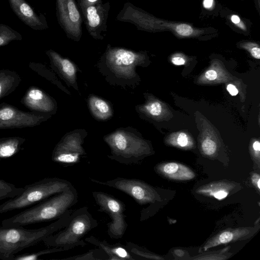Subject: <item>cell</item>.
I'll return each mask as SVG.
<instances>
[{"instance_id":"39","label":"cell","mask_w":260,"mask_h":260,"mask_svg":"<svg viewBox=\"0 0 260 260\" xmlns=\"http://www.w3.org/2000/svg\"><path fill=\"white\" fill-rule=\"evenodd\" d=\"M213 0H204L203 6L206 9H209L213 6Z\"/></svg>"},{"instance_id":"8","label":"cell","mask_w":260,"mask_h":260,"mask_svg":"<svg viewBox=\"0 0 260 260\" xmlns=\"http://www.w3.org/2000/svg\"><path fill=\"white\" fill-rule=\"evenodd\" d=\"M100 211L108 214L111 221L107 223V233L112 239H118L124 235L127 227L124 214L125 206L121 200L102 191L92 192Z\"/></svg>"},{"instance_id":"27","label":"cell","mask_w":260,"mask_h":260,"mask_svg":"<svg viewBox=\"0 0 260 260\" xmlns=\"http://www.w3.org/2000/svg\"><path fill=\"white\" fill-rule=\"evenodd\" d=\"M65 250L61 248L51 247L39 251L23 253L19 255H14L12 260H36L39 259V257L53 253L64 251Z\"/></svg>"},{"instance_id":"7","label":"cell","mask_w":260,"mask_h":260,"mask_svg":"<svg viewBox=\"0 0 260 260\" xmlns=\"http://www.w3.org/2000/svg\"><path fill=\"white\" fill-rule=\"evenodd\" d=\"M90 180L95 183L113 187L125 193L140 205H148L144 214L141 216V220L145 219L153 205L161 201L160 195L154 187L137 179L117 177L106 181L92 178Z\"/></svg>"},{"instance_id":"25","label":"cell","mask_w":260,"mask_h":260,"mask_svg":"<svg viewBox=\"0 0 260 260\" xmlns=\"http://www.w3.org/2000/svg\"><path fill=\"white\" fill-rule=\"evenodd\" d=\"M125 246L129 252L134 255L137 260L143 258L154 259H163V258L159 256L148 251L146 249L133 242H128Z\"/></svg>"},{"instance_id":"10","label":"cell","mask_w":260,"mask_h":260,"mask_svg":"<svg viewBox=\"0 0 260 260\" xmlns=\"http://www.w3.org/2000/svg\"><path fill=\"white\" fill-rule=\"evenodd\" d=\"M58 23L70 39L79 42L82 36V15L75 0H56Z\"/></svg>"},{"instance_id":"22","label":"cell","mask_w":260,"mask_h":260,"mask_svg":"<svg viewBox=\"0 0 260 260\" xmlns=\"http://www.w3.org/2000/svg\"><path fill=\"white\" fill-rule=\"evenodd\" d=\"M25 140L20 137L0 139V158H6L16 154Z\"/></svg>"},{"instance_id":"16","label":"cell","mask_w":260,"mask_h":260,"mask_svg":"<svg viewBox=\"0 0 260 260\" xmlns=\"http://www.w3.org/2000/svg\"><path fill=\"white\" fill-rule=\"evenodd\" d=\"M24 104L31 110L54 114L57 109L55 101L41 90L30 88L25 94Z\"/></svg>"},{"instance_id":"19","label":"cell","mask_w":260,"mask_h":260,"mask_svg":"<svg viewBox=\"0 0 260 260\" xmlns=\"http://www.w3.org/2000/svg\"><path fill=\"white\" fill-rule=\"evenodd\" d=\"M88 105L92 116L97 120L106 121L113 114L111 104L100 97L90 94L88 98Z\"/></svg>"},{"instance_id":"40","label":"cell","mask_w":260,"mask_h":260,"mask_svg":"<svg viewBox=\"0 0 260 260\" xmlns=\"http://www.w3.org/2000/svg\"><path fill=\"white\" fill-rule=\"evenodd\" d=\"M231 21L233 23L238 25L240 22V18L236 15H233L231 17Z\"/></svg>"},{"instance_id":"17","label":"cell","mask_w":260,"mask_h":260,"mask_svg":"<svg viewBox=\"0 0 260 260\" xmlns=\"http://www.w3.org/2000/svg\"><path fill=\"white\" fill-rule=\"evenodd\" d=\"M85 241L102 249L108 256V260H137L126 246L120 243L110 244L106 240L101 241L92 235L86 237Z\"/></svg>"},{"instance_id":"18","label":"cell","mask_w":260,"mask_h":260,"mask_svg":"<svg viewBox=\"0 0 260 260\" xmlns=\"http://www.w3.org/2000/svg\"><path fill=\"white\" fill-rule=\"evenodd\" d=\"M155 170L159 174L175 180H191L196 176L195 173L189 167L175 162L157 165Z\"/></svg>"},{"instance_id":"32","label":"cell","mask_w":260,"mask_h":260,"mask_svg":"<svg viewBox=\"0 0 260 260\" xmlns=\"http://www.w3.org/2000/svg\"><path fill=\"white\" fill-rule=\"evenodd\" d=\"M247 47L246 48L248 49L250 52L251 55L256 59L260 58V49L258 46L256 45V44L253 43H249L248 45L247 44Z\"/></svg>"},{"instance_id":"3","label":"cell","mask_w":260,"mask_h":260,"mask_svg":"<svg viewBox=\"0 0 260 260\" xmlns=\"http://www.w3.org/2000/svg\"><path fill=\"white\" fill-rule=\"evenodd\" d=\"M72 211L68 210L54 222L42 228L27 229L22 226H0V259L12 260L20 251L37 244L46 237L64 228Z\"/></svg>"},{"instance_id":"12","label":"cell","mask_w":260,"mask_h":260,"mask_svg":"<svg viewBox=\"0 0 260 260\" xmlns=\"http://www.w3.org/2000/svg\"><path fill=\"white\" fill-rule=\"evenodd\" d=\"M49 115H35L23 112L11 107L0 108V128L34 126L46 120Z\"/></svg>"},{"instance_id":"31","label":"cell","mask_w":260,"mask_h":260,"mask_svg":"<svg viewBox=\"0 0 260 260\" xmlns=\"http://www.w3.org/2000/svg\"><path fill=\"white\" fill-rule=\"evenodd\" d=\"M176 144L180 147H186L190 146V141L187 135L184 133H180L177 137Z\"/></svg>"},{"instance_id":"9","label":"cell","mask_w":260,"mask_h":260,"mask_svg":"<svg viewBox=\"0 0 260 260\" xmlns=\"http://www.w3.org/2000/svg\"><path fill=\"white\" fill-rule=\"evenodd\" d=\"M87 132L77 128L66 133L55 146L51 159L54 162L71 166L80 161L86 154L82 146Z\"/></svg>"},{"instance_id":"28","label":"cell","mask_w":260,"mask_h":260,"mask_svg":"<svg viewBox=\"0 0 260 260\" xmlns=\"http://www.w3.org/2000/svg\"><path fill=\"white\" fill-rule=\"evenodd\" d=\"M229 247H226L224 249L220 250V251H216L214 253H211L206 254H204L202 255H200L197 257H193L192 259H224L228 258L230 256L226 253Z\"/></svg>"},{"instance_id":"6","label":"cell","mask_w":260,"mask_h":260,"mask_svg":"<svg viewBox=\"0 0 260 260\" xmlns=\"http://www.w3.org/2000/svg\"><path fill=\"white\" fill-rule=\"evenodd\" d=\"M72 185L70 181L57 177L45 178L25 185L20 194L0 204V215L31 207Z\"/></svg>"},{"instance_id":"36","label":"cell","mask_w":260,"mask_h":260,"mask_svg":"<svg viewBox=\"0 0 260 260\" xmlns=\"http://www.w3.org/2000/svg\"><path fill=\"white\" fill-rule=\"evenodd\" d=\"M226 89L230 94L233 96H235L238 93V90L236 87L232 84L228 85Z\"/></svg>"},{"instance_id":"11","label":"cell","mask_w":260,"mask_h":260,"mask_svg":"<svg viewBox=\"0 0 260 260\" xmlns=\"http://www.w3.org/2000/svg\"><path fill=\"white\" fill-rule=\"evenodd\" d=\"M110 4L109 2L79 9L89 34L93 39L103 40L107 31V21Z\"/></svg>"},{"instance_id":"2","label":"cell","mask_w":260,"mask_h":260,"mask_svg":"<svg viewBox=\"0 0 260 260\" xmlns=\"http://www.w3.org/2000/svg\"><path fill=\"white\" fill-rule=\"evenodd\" d=\"M77 202V191L72 185L65 191L4 219L1 225L5 227L23 226L57 219Z\"/></svg>"},{"instance_id":"24","label":"cell","mask_w":260,"mask_h":260,"mask_svg":"<svg viewBox=\"0 0 260 260\" xmlns=\"http://www.w3.org/2000/svg\"><path fill=\"white\" fill-rule=\"evenodd\" d=\"M21 35L11 27L0 23V47L8 45L13 41H20Z\"/></svg>"},{"instance_id":"13","label":"cell","mask_w":260,"mask_h":260,"mask_svg":"<svg viewBox=\"0 0 260 260\" xmlns=\"http://www.w3.org/2000/svg\"><path fill=\"white\" fill-rule=\"evenodd\" d=\"M49 57L52 68L69 86L79 92L77 82V73L79 69L71 60L61 56L53 50L46 52Z\"/></svg>"},{"instance_id":"30","label":"cell","mask_w":260,"mask_h":260,"mask_svg":"<svg viewBox=\"0 0 260 260\" xmlns=\"http://www.w3.org/2000/svg\"><path fill=\"white\" fill-rule=\"evenodd\" d=\"M175 30L179 35L181 36H189L193 32V29L191 26L186 24L177 25Z\"/></svg>"},{"instance_id":"41","label":"cell","mask_w":260,"mask_h":260,"mask_svg":"<svg viewBox=\"0 0 260 260\" xmlns=\"http://www.w3.org/2000/svg\"><path fill=\"white\" fill-rule=\"evenodd\" d=\"M174 254L178 257H182L185 255V252L181 249H176L174 251Z\"/></svg>"},{"instance_id":"34","label":"cell","mask_w":260,"mask_h":260,"mask_svg":"<svg viewBox=\"0 0 260 260\" xmlns=\"http://www.w3.org/2000/svg\"><path fill=\"white\" fill-rule=\"evenodd\" d=\"M251 180L253 185L256 187L258 190L260 189V177L259 174L253 173L251 175Z\"/></svg>"},{"instance_id":"1","label":"cell","mask_w":260,"mask_h":260,"mask_svg":"<svg viewBox=\"0 0 260 260\" xmlns=\"http://www.w3.org/2000/svg\"><path fill=\"white\" fill-rule=\"evenodd\" d=\"M145 60L142 52L108 44L96 66L109 84L134 88L140 80L136 68L142 66Z\"/></svg>"},{"instance_id":"33","label":"cell","mask_w":260,"mask_h":260,"mask_svg":"<svg viewBox=\"0 0 260 260\" xmlns=\"http://www.w3.org/2000/svg\"><path fill=\"white\" fill-rule=\"evenodd\" d=\"M103 2V0H77L79 9Z\"/></svg>"},{"instance_id":"4","label":"cell","mask_w":260,"mask_h":260,"mask_svg":"<svg viewBox=\"0 0 260 260\" xmlns=\"http://www.w3.org/2000/svg\"><path fill=\"white\" fill-rule=\"evenodd\" d=\"M103 140L110 149L108 157L120 164H136L152 153L148 143L132 127L118 128Z\"/></svg>"},{"instance_id":"29","label":"cell","mask_w":260,"mask_h":260,"mask_svg":"<svg viewBox=\"0 0 260 260\" xmlns=\"http://www.w3.org/2000/svg\"><path fill=\"white\" fill-rule=\"evenodd\" d=\"M201 147L204 153L209 156L214 154L217 149L215 142L209 138L203 140Z\"/></svg>"},{"instance_id":"5","label":"cell","mask_w":260,"mask_h":260,"mask_svg":"<svg viewBox=\"0 0 260 260\" xmlns=\"http://www.w3.org/2000/svg\"><path fill=\"white\" fill-rule=\"evenodd\" d=\"M98 225L88 211V207H82L71 213L66 226L46 237L42 242L47 247L61 248L69 250L87 243L82 238Z\"/></svg>"},{"instance_id":"38","label":"cell","mask_w":260,"mask_h":260,"mask_svg":"<svg viewBox=\"0 0 260 260\" xmlns=\"http://www.w3.org/2000/svg\"><path fill=\"white\" fill-rule=\"evenodd\" d=\"M253 149L255 152V155H257V157L259 158V154L260 151V143L258 141H255L252 145Z\"/></svg>"},{"instance_id":"21","label":"cell","mask_w":260,"mask_h":260,"mask_svg":"<svg viewBox=\"0 0 260 260\" xmlns=\"http://www.w3.org/2000/svg\"><path fill=\"white\" fill-rule=\"evenodd\" d=\"M20 79L15 72L0 70V99L12 92L19 84Z\"/></svg>"},{"instance_id":"15","label":"cell","mask_w":260,"mask_h":260,"mask_svg":"<svg viewBox=\"0 0 260 260\" xmlns=\"http://www.w3.org/2000/svg\"><path fill=\"white\" fill-rule=\"evenodd\" d=\"M258 229L259 227L239 228L220 232L206 242L202 248V250L204 252L209 248L220 245L249 239L252 237Z\"/></svg>"},{"instance_id":"37","label":"cell","mask_w":260,"mask_h":260,"mask_svg":"<svg viewBox=\"0 0 260 260\" xmlns=\"http://www.w3.org/2000/svg\"><path fill=\"white\" fill-rule=\"evenodd\" d=\"M172 63L177 66H180L184 64L185 63V59L179 56L174 57L172 59Z\"/></svg>"},{"instance_id":"14","label":"cell","mask_w":260,"mask_h":260,"mask_svg":"<svg viewBox=\"0 0 260 260\" xmlns=\"http://www.w3.org/2000/svg\"><path fill=\"white\" fill-rule=\"evenodd\" d=\"M12 10L26 25L36 30L46 29L48 25L45 16L39 15L25 0H9Z\"/></svg>"},{"instance_id":"23","label":"cell","mask_w":260,"mask_h":260,"mask_svg":"<svg viewBox=\"0 0 260 260\" xmlns=\"http://www.w3.org/2000/svg\"><path fill=\"white\" fill-rule=\"evenodd\" d=\"M64 260H108V256L101 249L95 248L80 254L62 258Z\"/></svg>"},{"instance_id":"35","label":"cell","mask_w":260,"mask_h":260,"mask_svg":"<svg viewBox=\"0 0 260 260\" xmlns=\"http://www.w3.org/2000/svg\"><path fill=\"white\" fill-rule=\"evenodd\" d=\"M205 77L209 80H214L217 78V74L215 71L210 70L205 73Z\"/></svg>"},{"instance_id":"26","label":"cell","mask_w":260,"mask_h":260,"mask_svg":"<svg viewBox=\"0 0 260 260\" xmlns=\"http://www.w3.org/2000/svg\"><path fill=\"white\" fill-rule=\"evenodd\" d=\"M23 189V187H17L11 183L0 179V201L17 196Z\"/></svg>"},{"instance_id":"20","label":"cell","mask_w":260,"mask_h":260,"mask_svg":"<svg viewBox=\"0 0 260 260\" xmlns=\"http://www.w3.org/2000/svg\"><path fill=\"white\" fill-rule=\"evenodd\" d=\"M236 187L235 183L228 181H217L203 185L196 190L199 194L213 197L221 200L225 198Z\"/></svg>"}]
</instances>
